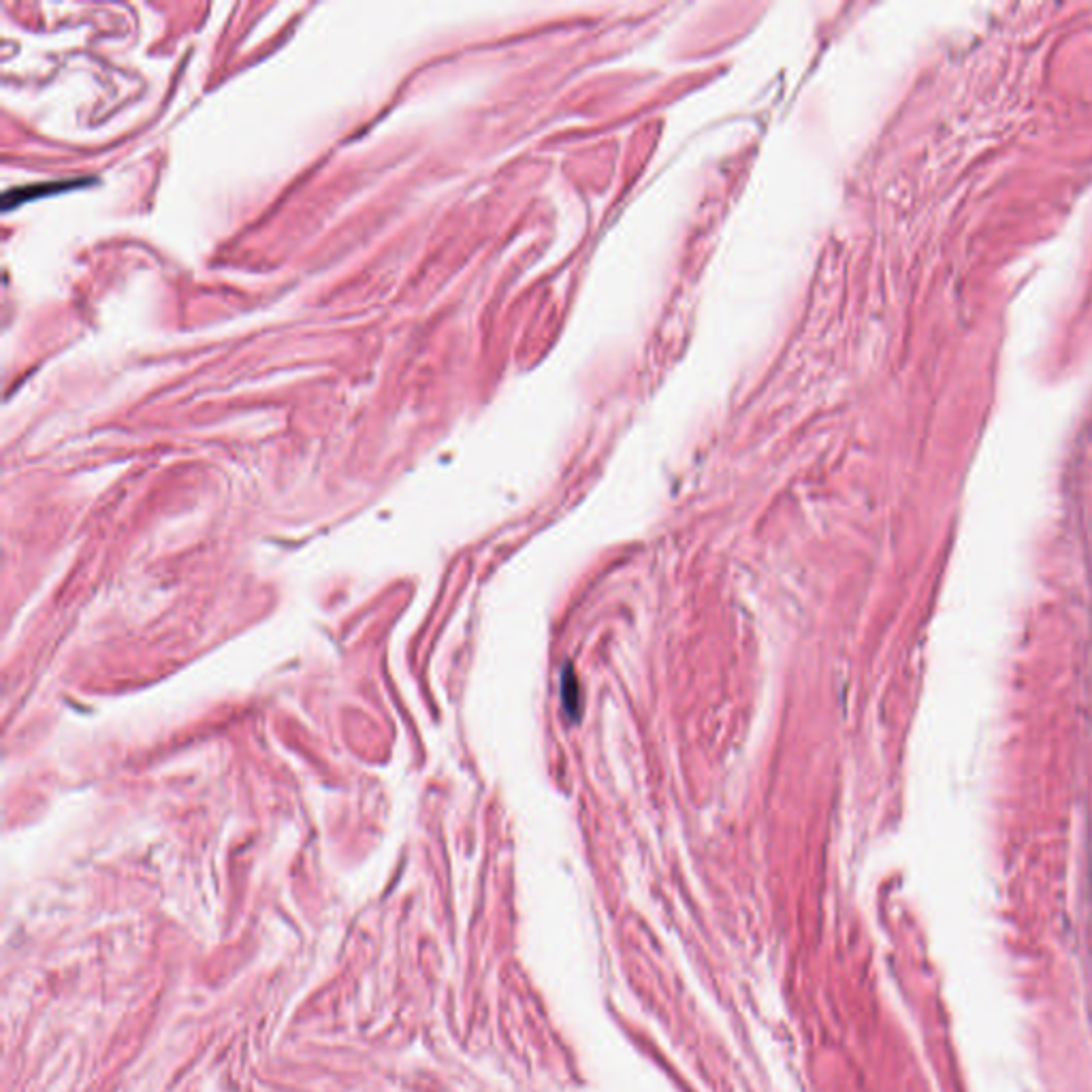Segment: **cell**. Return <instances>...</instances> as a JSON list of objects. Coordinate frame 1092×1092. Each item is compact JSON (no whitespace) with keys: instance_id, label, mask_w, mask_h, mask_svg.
<instances>
[{"instance_id":"obj_1","label":"cell","mask_w":1092,"mask_h":1092,"mask_svg":"<svg viewBox=\"0 0 1092 1092\" xmlns=\"http://www.w3.org/2000/svg\"><path fill=\"white\" fill-rule=\"evenodd\" d=\"M75 184H84V179H81V182H47V184L26 186V188H13V190H9V193H4L3 205H4V210H11V207H15L18 203H24V201L37 199V196H43V194L58 193V190H67Z\"/></svg>"}]
</instances>
